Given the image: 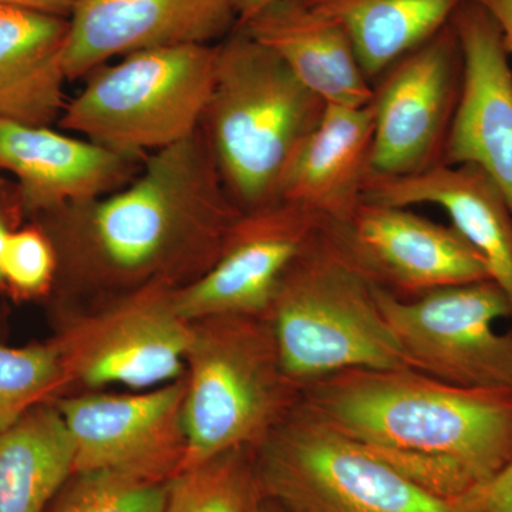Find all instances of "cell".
I'll return each mask as SVG.
<instances>
[{
    "label": "cell",
    "instance_id": "cell-1",
    "mask_svg": "<svg viewBox=\"0 0 512 512\" xmlns=\"http://www.w3.org/2000/svg\"><path fill=\"white\" fill-rule=\"evenodd\" d=\"M242 212L200 128L144 158L119 190L47 215L66 278L77 288L130 293L200 278Z\"/></svg>",
    "mask_w": 512,
    "mask_h": 512
},
{
    "label": "cell",
    "instance_id": "cell-2",
    "mask_svg": "<svg viewBox=\"0 0 512 512\" xmlns=\"http://www.w3.org/2000/svg\"><path fill=\"white\" fill-rule=\"evenodd\" d=\"M301 404L448 504L512 454V390L466 389L414 369H350L303 387Z\"/></svg>",
    "mask_w": 512,
    "mask_h": 512
},
{
    "label": "cell",
    "instance_id": "cell-3",
    "mask_svg": "<svg viewBox=\"0 0 512 512\" xmlns=\"http://www.w3.org/2000/svg\"><path fill=\"white\" fill-rule=\"evenodd\" d=\"M325 106L272 50L238 26L217 43L201 130L242 211L276 201L286 165Z\"/></svg>",
    "mask_w": 512,
    "mask_h": 512
},
{
    "label": "cell",
    "instance_id": "cell-4",
    "mask_svg": "<svg viewBox=\"0 0 512 512\" xmlns=\"http://www.w3.org/2000/svg\"><path fill=\"white\" fill-rule=\"evenodd\" d=\"M376 284L330 222L282 279L268 318L286 375L302 389L350 369H413L376 299Z\"/></svg>",
    "mask_w": 512,
    "mask_h": 512
},
{
    "label": "cell",
    "instance_id": "cell-5",
    "mask_svg": "<svg viewBox=\"0 0 512 512\" xmlns=\"http://www.w3.org/2000/svg\"><path fill=\"white\" fill-rule=\"evenodd\" d=\"M191 323L180 471L235 448L256 450L302 400V387L282 367L268 316Z\"/></svg>",
    "mask_w": 512,
    "mask_h": 512
},
{
    "label": "cell",
    "instance_id": "cell-6",
    "mask_svg": "<svg viewBox=\"0 0 512 512\" xmlns=\"http://www.w3.org/2000/svg\"><path fill=\"white\" fill-rule=\"evenodd\" d=\"M217 45L158 47L92 72L64 106L60 127L144 160L201 128L214 84Z\"/></svg>",
    "mask_w": 512,
    "mask_h": 512
},
{
    "label": "cell",
    "instance_id": "cell-7",
    "mask_svg": "<svg viewBox=\"0 0 512 512\" xmlns=\"http://www.w3.org/2000/svg\"><path fill=\"white\" fill-rule=\"evenodd\" d=\"M255 473L288 512H456L301 403L256 448Z\"/></svg>",
    "mask_w": 512,
    "mask_h": 512
},
{
    "label": "cell",
    "instance_id": "cell-8",
    "mask_svg": "<svg viewBox=\"0 0 512 512\" xmlns=\"http://www.w3.org/2000/svg\"><path fill=\"white\" fill-rule=\"evenodd\" d=\"M387 325L414 370L466 389L512 390L511 303L493 279L402 299L376 285Z\"/></svg>",
    "mask_w": 512,
    "mask_h": 512
},
{
    "label": "cell",
    "instance_id": "cell-9",
    "mask_svg": "<svg viewBox=\"0 0 512 512\" xmlns=\"http://www.w3.org/2000/svg\"><path fill=\"white\" fill-rule=\"evenodd\" d=\"M373 86L372 173L403 177L443 164L463 83L453 23L380 74Z\"/></svg>",
    "mask_w": 512,
    "mask_h": 512
},
{
    "label": "cell",
    "instance_id": "cell-10",
    "mask_svg": "<svg viewBox=\"0 0 512 512\" xmlns=\"http://www.w3.org/2000/svg\"><path fill=\"white\" fill-rule=\"evenodd\" d=\"M174 288L146 286L77 323L60 342L64 380L89 387L153 390L185 375L192 323L177 312Z\"/></svg>",
    "mask_w": 512,
    "mask_h": 512
},
{
    "label": "cell",
    "instance_id": "cell-11",
    "mask_svg": "<svg viewBox=\"0 0 512 512\" xmlns=\"http://www.w3.org/2000/svg\"><path fill=\"white\" fill-rule=\"evenodd\" d=\"M185 377L141 394H96L60 402L74 446L73 474L114 471L167 483L185 454Z\"/></svg>",
    "mask_w": 512,
    "mask_h": 512
},
{
    "label": "cell",
    "instance_id": "cell-12",
    "mask_svg": "<svg viewBox=\"0 0 512 512\" xmlns=\"http://www.w3.org/2000/svg\"><path fill=\"white\" fill-rule=\"evenodd\" d=\"M323 222L313 212L281 200L242 212L217 262L191 284L175 289V309L190 322L268 315L286 272Z\"/></svg>",
    "mask_w": 512,
    "mask_h": 512
},
{
    "label": "cell",
    "instance_id": "cell-13",
    "mask_svg": "<svg viewBox=\"0 0 512 512\" xmlns=\"http://www.w3.org/2000/svg\"><path fill=\"white\" fill-rule=\"evenodd\" d=\"M330 224L369 278L397 298L491 279L460 231L409 208L363 201L348 221Z\"/></svg>",
    "mask_w": 512,
    "mask_h": 512
},
{
    "label": "cell",
    "instance_id": "cell-14",
    "mask_svg": "<svg viewBox=\"0 0 512 512\" xmlns=\"http://www.w3.org/2000/svg\"><path fill=\"white\" fill-rule=\"evenodd\" d=\"M463 55V83L443 164L474 165L512 214V69L503 36L488 13L466 0L451 19Z\"/></svg>",
    "mask_w": 512,
    "mask_h": 512
},
{
    "label": "cell",
    "instance_id": "cell-15",
    "mask_svg": "<svg viewBox=\"0 0 512 512\" xmlns=\"http://www.w3.org/2000/svg\"><path fill=\"white\" fill-rule=\"evenodd\" d=\"M238 25L232 0H77L69 16L67 79L141 50L214 45Z\"/></svg>",
    "mask_w": 512,
    "mask_h": 512
},
{
    "label": "cell",
    "instance_id": "cell-16",
    "mask_svg": "<svg viewBox=\"0 0 512 512\" xmlns=\"http://www.w3.org/2000/svg\"><path fill=\"white\" fill-rule=\"evenodd\" d=\"M143 160L47 126L0 120V170L18 178L23 204L46 214L127 184Z\"/></svg>",
    "mask_w": 512,
    "mask_h": 512
},
{
    "label": "cell",
    "instance_id": "cell-17",
    "mask_svg": "<svg viewBox=\"0 0 512 512\" xmlns=\"http://www.w3.org/2000/svg\"><path fill=\"white\" fill-rule=\"evenodd\" d=\"M373 130L372 104H326L286 165L276 200L299 205L326 222L348 221L362 204L372 174Z\"/></svg>",
    "mask_w": 512,
    "mask_h": 512
},
{
    "label": "cell",
    "instance_id": "cell-18",
    "mask_svg": "<svg viewBox=\"0 0 512 512\" xmlns=\"http://www.w3.org/2000/svg\"><path fill=\"white\" fill-rule=\"evenodd\" d=\"M363 201L393 207L431 204L443 208L451 225L483 256L491 279L507 295L512 322V214L483 171L468 164H440L403 177L372 173Z\"/></svg>",
    "mask_w": 512,
    "mask_h": 512
},
{
    "label": "cell",
    "instance_id": "cell-19",
    "mask_svg": "<svg viewBox=\"0 0 512 512\" xmlns=\"http://www.w3.org/2000/svg\"><path fill=\"white\" fill-rule=\"evenodd\" d=\"M238 28L272 50L326 104L372 103V82L348 33L305 0H275Z\"/></svg>",
    "mask_w": 512,
    "mask_h": 512
},
{
    "label": "cell",
    "instance_id": "cell-20",
    "mask_svg": "<svg viewBox=\"0 0 512 512\" xmlns=\"http://www.w3.org/2000/svg\"><path fill=\"white\" fill-rule=\"evenodd\" d=\"M69 18L0 5V120L47 126L62 116Z\"/></svg>",
    "mask_w": 512,
    "mask_h": 512
},
{
    "label": "cell",
    "instance_id": "cell-21",
    "mask_svg": "<svg viewBox=\"0 0 512 512\" xmlns=\"http://www.w3.org/2000/svg\"><path fill=\"white\" fill-rule=\"evenodd\" d=\"M73 468V440L62 414L37 404L0 433V512L45 511Z\"/></svg>",
    "mask_w": 512,
    "mask_h": 512
},
{
    "label": "cell",
    "instance_id": "cell-22",
    "mask_svg": "<svg viewBox=\"0 0 512 512\" xmlns=\"http://www.w3.org/2000/svg\"><path fill=\"white\" fill-rule=\"evenodd\" d=\"M348 33L372 82L443 29L466 0H305Z\"/></svg>",
    "mask_w": 512,
    "mask_h": 512
},
{
    "label": "cell",
    "instance_id": "cell-23",
    "mask_svg": "<svg viewBox=\"0 0 512 512\" xmlns=\"http://www.w3.org/2000/svg\"><path fill=\"white\" fill-rule=\"evenodd\" d=\"M258 495L255 450L235 448L178 471L164 512H248Z\"/></svg>",
    "mask_w": 512,
    "mask_h": 512
},
{
    "label": "cell",
    "instance_id": "cell-24",
    "mask_svg": "<svg viewBox=\"0 0 512 512\" xmlns=\"http://www.w3.org/2000/svg\"><path fill=\"white\" fill-rule=\"evenodd\" d=\"M64 380L59 345H0V433L42 402Z\"/></svg>",
    "mask_w": 512,
    "mask_h": 512
},
{
    "label": "cell",
    "instance_id": "cell-25",
    "mask_svg": "<svg viewBox=\"0 0 512 512\" xmlns=\"http://www.w3.org/2000/svg\"><path fill=\"white\" fill-rule=\"evenodd\" d=\"M55 512H164L167 483L114 471L77 474Z\"/></svg>",
    "mask_w": 512,
    "mask_h": 512
},
{
    "label": "cell",
    "instance_id": "cell-26",
    "mask_svg": "<svg viewBox=\"0 0 512 512\" xmlns=\"http://www.w3.org/2000/svg\"><path fill=\"white\" fill-rule=\"evenodd\" d=\"M57 271L55 247L39 229L10 234L0 276L20 292L43 291Z\"/></svg>",
    "mask_w": 512,
    "mask_h": 512
},
{
    "label": "cell",
    "instance_id": "cell-27",
    "mask_svg": "<svg viewBox=\"0 0 512 512\" xmlns=\"http://www.w3.org/2000/svg\"><path fill=\"white\" fill-rule=\"evenodd\" d=\"M450 505L456 512H512V454L493 477Z\"/></svg>",
    "mask_w": 512,
    "mask_h": 512
},
{
    "label": "cell",
    "instance_id": "cell-28",
    "mask_svg": "<svg viewBox=\"0 0 512 512\" xmlns=\"http://www.w3.org/2000/svg\"><path fill=\"white\" fill-rule=\"evenodd\" d=\"M488 13L503 36L505 49L512 56V0H471Z\"/></svg>",
    "mask_w": 512,
    "mask_h": 512
},
{
    "label": "cell",
    "instance_id": "cell-29",
    "mask_svg": "<svg viewBox=\"0 0 512 512\" xmlns=\"http://www.w3.org/2000/svg\"><path fill=\"white\" fill-rule=\"evenodd\" d=\"M77 0H0L2 6H18L69 18Z\"/></svg>",
    "mask_w": 512,
    "mask_h": 512
},
{
    "label": "cell",
    "instance_id": "cell-30",
    "mask_svg": "<svg viewBox=\"0 0 512 512\" xmlns=\"http://www.w3.org/2000/svg\"><path fill=\"white\" fill-rule=\"evenodd\" d=\"M272 2H275V0H232L234 8L237 10L238 23L251 18L258 10L265 8L266 5Z\"/></svg>",
    "mask_w": 512,
    "mask_h": 512
},
{
    "label": "cell",
    "instance_id": "cell-31",
    "mask_svg": "<svg viewBox=\"0 0 512 512\" xmlns=\"http://www.w3.org/2000/svg\"><path fill=\"white\" fill-rule=\"evenodd\" d=\"M248 512H288L281 505L276 504L275 501L269 500V498L262 497L261 494L251 505Z\"/></svg>",
    "mask_w": 512,
    "mask_h": 512
},
{
    "label": "cell",
    "instance_id": "cell-32",
    "mask_svg": "<svg viewBox=\"0 0 512 512\" xmlns=\"http://www.w3.org/2000/svg\"><path fill=\"white\" fill-rule=\"evenodd\" d=\"M10 234L12 232L9 231L8 224L0 215V271H2L3 256H5L6 247H8Z\"/></svg>",
    "mask_w": 512,
    "mask_h": 512
}]
</instances>
